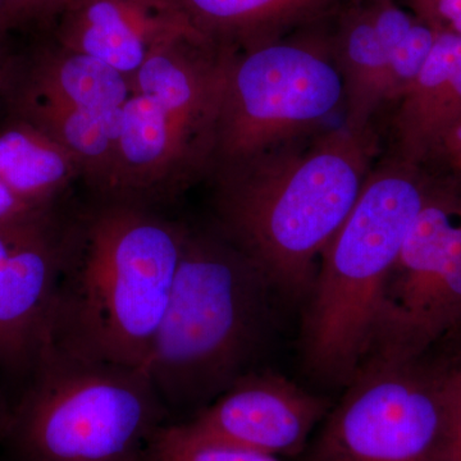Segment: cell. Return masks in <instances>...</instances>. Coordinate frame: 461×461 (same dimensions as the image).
<instances>
[{
	"label": "cell",
	"instance_id": "6da1fadb",
	"mask_svg": "<svg viewBox=\"0 0 461 461\" xmlns=\"http://www.w3.org/2000/svg\"><path fill=\"white\" fill-rule=\"evenodd\" d=\"M375 130L327 126L214 172L217 229L282 295L313 287L321 253L359 198L378 156Z\"/></svg>",
	"mask_w": 461,
	"mask_h": 461
},
{
	"label": "cell",
	"instance_id": "7a4b0ae2",
	"mask_svg": "<svg viewBox=\"0 0 461 461\" xmlns=\"http://www.w3.org/2000/svg\"><path fill=\"white\" fill-rule=\"evenodd\" d=\"M187 230L147 206L121 202H103L63 224L62 267L45 346L144 369Z\"/></svg>",
	"mask_w": 461,
	"mask_h": 461
},
{
	"label": "cell",
	"instance_id": "3957f363",
	"mask_svg": "<svg viewBox=\"0 0 461 461\" xmlns=\"http://www.w3.org/2000/svg\"><path fill=\"white\" fill-rule=\"evenodd\" d=\"M276 294L262 268L220 230H187L144 366L169 412L205 408L251 372Z\"/></svg>",
	"mask_w": 461,
	"mask_h": 461
},
{
	"label": "cell",
	"instance_id": "277c9868",
	"mask_svg": "<svg viewBox=\"0 0 461 461\" xmlns=\"http://www.w3.org/2000/svg\"><path fill=\"white\" fill-rule=\"evenodd\" d=\"M433 177L424 167L384 158L321 253L302 351L306 371L324 384H348L366 359L382 291Z\"/></svg>",
	"mask_w": 461,
	"mask_h": 461
},
{
	"label": "cell",
	"instance_id": "5b68a950",
	"mask_svg": "<svg viewBox=\"0 0 461 461\" xmlns=\"http://www.w3.org/2000/svg\"><path fill=\"white\" fill-rule=\"evenodd\" d=\"M0 437L3 461H153L169 412L147 372L45 346Z\"/></svg>",
	"mask_w": 461,
	"mask_h": 461
},
{
	"label": "cell",
	"instance_id": "8992f818",
	"mask_svg": "<svg viewBox=\"0 0 461 461\" xmlns=\"http://www.w3.org/2000/svg\"><path fill=\"white\" fill-rule=\"evenodd\" d=\"M204 166H236L329 126L344 105L330 35L300 32L235 54L222 50Z\"/></svg>",
	"mask_w": 461,
	"mask_h": 461
},
{
	"label": "cell",
	"instance_id": "52a82bcc",
	"mask_svg": "<svg viewBox=\"0 0 461 461\" xmlns=\"http://www.w3.org/2000/svg\"><path fill=\"white\" fill-rule=\"evenodd\" d=\"M450 366L366 359L306 461H447Z\"/></svg>",
	"mask_w": 461,
	"mask_h": 461
},
{
	"label": "cell",
	"instance_id": "ba28073f",
	"mask_svg": "<svg viewBox=\"0 0 461 461\" xmlns=\"http://www.w3.org/2000/svg\"><path fill=\"white\" fill-rule=\"evenodd\" d=\"M461 329V187L435 175L379 300L366 359L409 362Z\"/></svg>",
	"mask_w": 461,
	"mask_h": 461
},
{
	"label": "cell",
	"instance_id": "9c48e42d",
	"mask_svg": "<svg viewBox=\"0 0 461 461\" xmlns=\"http://www.w3.org/2000/svg\"><path fill=\"white\" fill-rule=\"evenodd\" d=\"M63 256L51 212L0 222V369L27 375L41 357Z\"/></svg>",
	"mask_w": 461,
	"mask_h": 461
},
{
	"label": "cell",
	"instance_id": "30bf717a",
	"mask_svg": "<svg viewBox=\"0 0 461 461\" xmlns=\"http://www.w3.org/2000/svg\"><path fill=\"white\" fill-rule=\"evenodd\" d=\"M329 408L326 399L284 375L251 371L185 424L226 444L277 457L294 456L304 450Z\"/></svg>",
	"mask_w": 461,
	"mask_h": 461
},
{
	"label": "cell",
	"instance_id": "8fae6325",
	"mask_svg": "<svg viewBox=\"0 0 461 461\" xmlns=\"http://www.w3.org/2000/svg\"><path fill=\"white\" fill-rule=\"evenodd\" d=\"M142 7V0H81L67 20L62 42L131 78L159 45L194 35L172 9L159 17Z\"/></svg>",
	"mask_w": 461,
	"mask_h": 461
},
{
	"label": "cell",
	"instance_id": "7c38bea8",
	"mask_svg": "<svg viewBox=\"0 0 461 461\" xmlns=\"http://www.w3.org/2000/svg\"><path fill=\"white\" fill-rule=\"evenodd\" d=\"M393 105L391 156L426 167L461 118V35L438 32L420 74Z\"/></svg>",
	"mask_w": 461,
	"mask_h": 461
},
{
	"label": "cell",
	"instance_id": "4fadbf2b",
	"mask_svg": "<svg viewBox=\"0 0 461 461\" xmlns=\"http://www.w3.org/2000/svg\"><path fill=\"white\" fill-rule=\"evenodd\" d=\"M206 44L259 47L320 23L339 0H165Z\"/></svg>",
	"mask_w": 461,
	"mask_h": 461
},
{
	"label": "cell",
	"instance_id": "5bb4252c",
	"mask_svg": "<svg viewBox=\"0 0 461 461\" xmlns=\"http://www.w3.org/2000/svg\"><path fill=\"white\" fill-rule=\"evenodd\" d=\"M330 41L344 86L342 123L354 131H369L387 103V63L366 3L342 12Z\"/></svg>",
	"mask_w": 461,
	"mask_h": 461
},
{
	"label": "cell",
	"instance_id": "9a60e30c",
	"mask_svg": "<svg viewBox=\"0 0 461 461\" xmlns=\"http://www.w3.org/2000/svg\"><path fill=\"white\" fill-rule=\"evenodd\" d=\"M18 112L21 120L65 148L107 195L113 178L122 109L114 113H96L23 94L18 99Z\"/></svg>",
	"mask_w": 461,
	"mask_h": 461
},
{
	"label": "cell",
	"instance_id": "2e32d148",
	"mask_svg": "<svg viewBox=\"0 0 461 461\" xmlns=\"http://www.w3.org/2000/svg\"><path fill=\"white\" fill-rule=\"evenodd\" d=\"M23 94L96 113H114L131 95V83L102 60L65 48L36 63Z\"/></svg>",
	"mask_w": 461,
	"mask_h": 461
},
{
	"label": "cell",
	"instance_id": "e0dca14e",
	"mask_svg": "<svg viewBox=\"0 0 461 461\" xmlns=\"http://www.w3.org/2000/svg\"><path fill=\"white\" fill-rule=\"evenodd\" d=\"M77 166L65 148L26 121L0 132V180L35 208L50 209Z\"/></svg>",
	"mask_w": 461,
	"mask_h": 461
},
{
	"label": "cell",
	"instance_id": "ac0fdd59",
	"mask_svg": "<svg viewBox=\"0 0 461 461\" xmlns=\"http://www.w3.org/2000/svg\"><path fill=\"white\" fill-rule=\"evenodd\" d=\"M153 461H284L241 446L226 444L194 432L185 423H169L160 430Z\"/></svg>",
	"mask_w": 461,
	"mask_h": 461
},
{
	"label": "cell",
	"instance_id": "d6986e66",
	"mask_svg": "<svg viewBox=\"0 0 461 461\" xmlns=\"http://www.w3.org/2000/svg\"><path fill=\"white\" fill-rule=\"evenodd\" d=\"M430 163H435L441 169L438 175L444 176L461 187V118L439 140L429 165Z\"/></svg>",
	"mask_w": 461,
	"mask_h": 461
},
{
	"label": "cell",
	"instance_id": "ffe728a7",
	"mask_svg": "<svg viewBox=\"0 0 461 461\" xmlns=\"http://www.w3.org/2000/svg\"><path fill=\"white\" fill-rule=\"evenodd\" d=\"M451 400V433L447 461H461V362L448 369Z\"/></svg>",
	"mask_w": 461,
	"mask_h": 461
},
{
	"label": "cell",
	"instance_id": "44dd1931",
	"mask_svg": "<svg viewBox=\"0 0 461 461\" xmlns=\"http://www.w3.org/2000/svg\"><path fill=\"white\" fill-rule=\"evenodd\" d=\"M50 209H39L27 204L14 195L11 190L0 180V222L2 221L23 220V218L32 217L50 212Z\"/></svg>",
	"mask_w": 461,
	"mask_h": 461
},
{
	"label": "cell",
	"instance_id": "7402d4cb",
	"mask_svg": "<svg viewBox=\"0 0 461 461\" xmlns=\"http://www.w3.org/2000/svg\"><path fill=\"white\" fill-rule=\"evenodd\" d=\"M27 5L29 0H0V33L20 20Z\"/></svg>",
	"mask_w": 461,
	"mask_h": 461
},
{
	"label": "cell",
	"instance_id": "603a6c76",
	"mask_svg": "<svg viewBox=\"0 0 461 461\" xmlns=\"http://www.w3.org/2000/svg\"><path fill=\"white\" fill-rule=\"evenodd\" d=\"M11 406L5 402V396L0 393V437L7 427L9 415H11Z\"/></svg>",
	"mask_w": 461,
	"mask_h": 461
},
{
	"label": "cell",
	"instance_id": "cb8c5ba5",
	"mask_svg": "<svg viewBox=\"0 0 461 461\" xmlns=\"http://www.w3.org/2000/svg\"><path fill=\"white\" fill-rule=\"evenodd\" d=\"M445 32L457 33V35H461V11L459 12V14H457V16L455 17L453 23H451L450 25L447 26V29H446Z\"/></svg>",
	"mask_w": 461,
	"mask_h": 461
}]
</instances>
